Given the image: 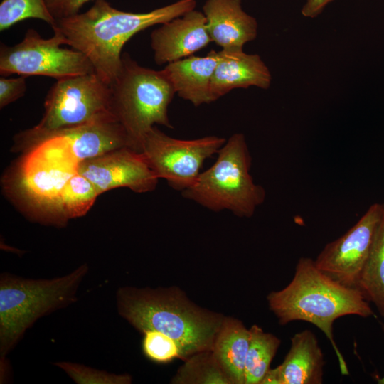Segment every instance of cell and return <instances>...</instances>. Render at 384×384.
Segmentation results:
<instances>
[{
    "label": "cell",
    "instance_id": "14",
    "mask_svg": "<svg viewBox=\"0 0 384 384\" xmlns=\"http://www.w3.org/2000/svg\"><path fill=\"white\" fill-rule=\"evenodd\" d=\"M160 25L150 35L154 61L158 65L193 55L212 42L205 16L196 9Z\"/></svg>",
    "mask_w": 384,
    "mask_h": 384
},
{
    "label": "cell",
    "instance_id": "12",
    "mask_svg": "<svg viewBox=\"0 0 384 384\" xmlns=\"http://www.w3.org/2000/svg\"><path fill=\"white\" fill-rule=\"evenodd\" d=\"M78 173L94 185L99 195L122 187L135 193L151 192L159 179L144 154L128 146L80 162Z\"/></svg>",
    "mask_w": 384,
    "mask_h": 384
},
{
    "label": "cell",
    "instance_id": "16",
    "mask_svg": "<svg viewBox=\"0 0 384 384\" xmlns=\"http://www.w3.org/2000/svg\"><path fill=\"white\" fill-rule=\"evenodd\" d=\"M272 83V75L257 54H248L243 49L221 50L211 84V101L215 102L238 88L254 86L267 90Z\"/></svg>",
    "mask_w": 384,
    "mask_h": 384
},
{
    "label": "cell",
    "instance_id": "4",
    "mask_svg": "<svg viewBox=\"0 0 384 384\" xmlns=\"http://www.w3.org/2000/svg\"><path fill=\"white\" fill-rule=\"evenodd\" d=\"M83 264L53 279H27L9 273L0 277L1 361L38 319L77 299L78 289L88 272Z\"/></svg>",
    "mask_w": 384,
    "mask_h": 384
},
{
    "label": "cell",
    "instance_id": "9",
    "mask_svg": "<svg viewBox=\"0 0 384 384\" xmlns=\"http://www.w3.org/2000/svg\"><path fill=\"white\" fill-rule=\"evenodd\" d=\"M111 112V88L95 73L56 80L44 114L31 130L46 133L89 122Z\"/></svg>",
    "mask_w": 384,
    "mask_h": 384
},
{
    "label": "cell",
    "instance_id": "7",
    "mask_svg": "<svg viewBox=\"0 0 384 384\" xmlns=\"http://www.w3.org/2000/svg\"><path fill=\"white\" fill-rule=\"evenodd\" d=\"M24 154L6 181L8 194L33 219L64 225L61 193L78 169L48 161L32 151Z\"/></svg>",
    "mask_w": 384,
    "mask_h": 384
},
{
    "label": "cell",
    "instance_id": "15",
    "mask_svg": "<svg viewBox=\"0 0 384 384\" xmlns=\"http://www.w3.org/2000/svg\"><path fill=\"white\" fill-rule=\"evenodd\" d=\"M324 365V354L315 334L304 329L292 337L283 362L270 368L260 384H321Z\"/></svg>",
    "mask_w": 384,
    "mask_h": 384
},
{
    "label": "cell",
    "instance_id": "21",
    "mask_svg": "<svg viewBox=\"0 0 384 384\" xmlns=\"http://www.w3.org/2000/svg\"><path fill=\"white\" fill-rule=\"evenodd\" d=\"M250 345L245 367V384H260L270 366L281 340L267 333L257 324L250 329Z\"/></svg>",
    "mask_w": 384,
    "mask_h": 384
},
{
    "label": "cell",
    "instance_id": "11",
    "mask_svg": "<svg viewBox=\"0 0 384 384\" xmlns=\"http://www.w3.org/2000/svg\"><path fill=\"white\" fill-rule=\"evenodd\" d=\"M383 212L384 203H373L348 231L325 245L314 260L316 267L340 284L356 288Z\"/></svg>",
    "mask_w": 384,
    "mask_h": 384
},
{
    "label": "cell",
    "instance_id": "18",
    "mask_svg": "<svg viewBox=\"0 0 384 384\" xmlns=\"http://www.w3.org/2000/svg\"><path fill=\"white\" fill-rule=\"evenodd\" d=\"M219 60V51L194 55L167 64L163 69L176 94L198 107L211 103L210 84Z\"/></svg>",
    "mask_w": 384,
    "mask_h": 384
},
{
    "label": "cell",
    "instance_id": "23",
    "mask_svg": "<svg viewBox=\"0 0 384 384\" xmlns=\"http://www.w3.org/2000/svg\"><path fill=\"white\" fill-rule=\"evenodd\" d=\"M98 196L95 187L86 177L78 172L75 174L61 193L60 208L65 221L85 215Z\"/></svg>",
    "mask_w": 384,
    "mask_h": 384
},
{
    "label": "cell",
    "instance_id": "30",
    "mask_svg": "<svg viewBox=\"0 0 384 384\" xmlns=\"http://www.w3.org/2000/svg\"><path fill=\"white\" fill-rule=\"evenodd\" d=\"M380 324H381L382 330L384 332V323H381ZM378 384H384V375L378 380Z\"/></svg>",
    "mask_w": 384,
    "mask_h": 384
},
{
    "label": "cell",
    "instance_id": "3",
    "mask_svg": "<svg viewBox=\"0 0 384 384\" xmlns=\"http://www.w3.org/2000/svg\"><path fill=\"white\" fill-rule=\"evenodd\" d=\"M119 314L139 332L159 331L175 340L187 358L212 349L225 316L202 308L176 287H123L116 294Z\"/></svg>",
    "mask_w": 384,
    "mask_h": 384
},
{
    "label": "cell",
    "instance_id": "28",
    "mask_svg": "<svg viewBox=\"0 0 384 384\" xmlns=\"http://www.w3.org/2000/svg\"><path fill=\"white\" fill-rule=\"evenodd\" d=\"M50 14L55 20L79 14L82 6L91 0H45Z\"/></svg>",
    "mask_w": 384,
    "mask_h": 384
},
{
    "label": "cell",
    "instance_id": "17",
    "mask_svg": "<svg viewBox=\"0 0 384 384\" xmlns=\"http://www.w3.org/2000/svg\"><path fill=\"white\" fill-rule=\"evenodd\" d=\"M202 12L211 38L222 50L243 49L257 35L256 19L242 7V0H206Z\"/></svg>",
    "mask_w": 384,
    "mask_h": 384
},
{
    "label": "cell",
    "instance_id": "10",
    "mask_svg": "<svg viewBox=\"0 0 384 384\" xmlns=\"http://www.w3.org/2000/svg\"><path fill=\"white\" fill-rule=\"evenodd\" d=\"M225 142L217 136L176 139L154 126L144 137L141 152L159 178L182 192L195 183L205 161L217 154Z\"/></svg>",
    "mask_w": 384,
    "mask_h": 384
},
{
    "label": "cell",
    "instance_id": "25",
    "mask_svg": "<svg viewBox=\"0 0 384 384\" xmlns=\"http://www.w3.org/2000/svg\"><path fill=\"white\" fill-rule=\"evenodd\" d=\"M142 333V351L151 361L162 364L169 363L176 358L183 361L187 359L183 349L171 337L152 329H147Z\"/></svg>",
    "mask_w": 384,
    "mask_h": 384
},
{
    "label": "cell",
    "instance_id": "6",
    "mask_svg": "<svg viewBox=\"0 0 384 384\" xmlns=\"http://www.w3.org/2000/svg\"><path fill=\"white\" fill-rule=\"evenodd\" d=\"M251 165L245 135L233 134L218 150L215 163L182 196L213 211L250 218L266 198L265 188L250 174Z\"/></svg>",
    "mask_w": 384,
    "mask_h": 384
},
{
    "label": "cell",
    "instance_id": "26",
    "mask_svg": "<svg viewBox=\"0 0 384 384\" xmlns=\"http://www.w3.org/2000/svg\"><path fill=\"white\" fill-rule=\"evenodd\" d=\"M55 366L63 370L78 384H129V375H117L95 369L80 363L61 361Z\"/></svg>",
    "mask_w": 384,
    "mask_h": 384
},
{
    "label": "cell",
    "instance_id": "5",
    "mask_svg": "<svg viewBox=\"0 0 384 384\" xmlns=\"http://www.w3.org/2000/svg\"><path fill=\"white\" fill-rule=\"evenodd\" d=\"M110 85L111 112L124 128L129 148L141 152L154 124L173 129L168 108L176 92L164 70L143 67L124 53L119 74Z\"/></svg>",
    "mask_w": 384,
    "mask_h": 384
},
{
    "label": "cell",
    "instance_id": "2",
    "mask_svg": "<svg viewBox=\"0 0 384 384\" xmlns=\"http://www.w3.org/2000/svg\"><path fill=\"white\" fill-rule=\"evenodd\" d=\"M267 301L280 325L304 321L319 329L331 343L341 373L349 375L334 337L333 324L344 316H374L369 302L358 289L332 279L316 267L314 260L303 257L296 265L291 282L282 289L271 292Z\"/></svg>",
    "mask_w": 384,
    "mask_h": 384
},
{
    "label": "cell",
    "instance_id": "24",
    "mask_svg": "<svg viewBox=\"0 0 384 384\" xmlns=\"http://www.w3.org/2000/svg\"><path fill=\"white\" fill-rule=\"evenodd\" d=\"M28 18L43 21L53 27L56 20L48 9L45 0H2L0 4V31Z\"/></svg>",
    "mask_w": 384,
    "mask_h": 384
},
{
    "label": "cell",
    "instance_id": "22",
    "mask_svg": "<svg viewBox=\"0 0 384 384\" xmlns=\"http://www.w3.org/2000/svg\"><path fill=\"white\" fill-rule=\"evenodd\" d=\"M184 361L171 383L232 384L211 350L193 354Z\"/></svg>",
    "mask_w": 384,
    "mask_h": 384
},
{
    "label": "cell",
    "instance_id": "8",
    "mask_svg": "<svg viewBox=\"0 0 384 384\" xmlns=\"http://www.w3.org/2000/svg\"><path fill=\"white\" fill-rule=\"evenodd\" d=\"M53 31L52 37L44 38L29 28L18 43L9 46L1 43V75H43L60 80L95 73L87 57L75 49L62 47L67 45L66 38L58 31Z\"/></svg>",
    "mask_w": 384,
    "mask_h": 384
},
{
    "label": "cell",
    "instance_id": "27",
    "mask_svg": "<svg viewBox=\"0 0 384 384\" xmlns=\"http://www.w3.org/2000/svg\"><path fill=\"white\" fill-rule=\"evenodd\" d=\"M26 76L20 75L17 78H0V108L2 109L9 104L22 97L27 90Z\"/></svg>",
    "mask_w": 384,
    "mask_h": 384
},
{
    "label": "cell",
    "instance_id": "13",
    "mask_svg": "<svg viewBox=\"0 0 384 384\" xmlns=\"http://www.w3.org/2000/svg\"><path fill=\"white\" fill-rule=\"evenodd\" d=\"M21 132L29 139L46 135L56 137L78 165L110 151L129 147L126 131L112 112L75 127L46 133H36L31 129Z\"/></svg>",
    "mask_w": 384,
    "mask_h": 384
},
{
    "label": "cell",
    "instance_id": "20",
    "mask_svg": "<svg viewBox=\"0 0 384 384\" xmlns=\"http://www.w3.org/2000/svg\"><path fill=\"white\" fill-rule=\"evenodd\" d=\"M356 288L384 317V212Z\"/></svg>",
    "mask_w": 384,
    "mask_h": 384
},
{
    "label": "cell",
    "instance_id": "1",
    "mask_svg": "<svg viewBox=\"0 0 384 384\" xmlns=\"http://www.w3.org/2000/svg\"><path fill=\"white\" fill-rule=\"evenodd\" d=\"M196 0H178L149 12L120 11L107 0H95L86 11L56 20L53 30L60 32L67 45L84 53L95 73L110 85L122 66V50L136 33L164 23L195 9Z\"/></svg>",
    "mask_w": 384,
    "mask_h": 384
},
{
    "label": "cell",
    "instance_id": "19",
    "mask_svg": "<svg viewBox=\"0 0 384 384\" xmlns=\"http://www.w3.org/2000/svg\"><path fill=\"white\" fill-rule=\"evenodd\" d=\"M249 345L250 330L240 320L225 316L211 351L232 384H245Z\"/></svg>",
    "mask_w": 384,
    "mask_h": 384
},
{
    "label": "cell",
    "instance_id": "29",
    "mask_svg": "<svg viewBox=\"0 0 384 384\" xmlns=\"http://www.w3.org/2000/svg\"><path fill=\"white\" fill-rule=\"evenodd\" d=\"M334 0H306L301 13L306 18H315L320 15L325 7Z\"/></svg>",
    "mask_w": 384,
    "mask_h": 384
}]
</instances>
